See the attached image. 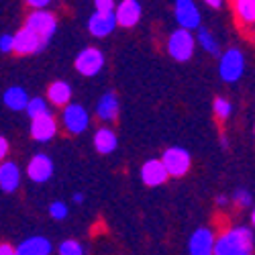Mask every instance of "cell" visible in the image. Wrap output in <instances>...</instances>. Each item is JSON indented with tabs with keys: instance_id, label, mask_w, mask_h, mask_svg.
<instances>
[{
	"instance_id": "36",
	"label": "cell",
	"mask_w": 255,
	"mask_h": 255,
	"mask_svg": "<svg viewBox=\"0 0 255 255\" xmlns=\"http://www.w3.org/2000/svg\"><path fill=\"white\" fill-rule=\"evenodd\" d=\"M82 202H84V194L76 192V194H74V204H82Z\"/></svg>"
},
{
	"instance_id": "28",
	"label": "cell",
	"mask_w": 255,
	"mask_h": 255,
	"mask_svg": "<svg viewBox=\"0 0 255 255\" xmlns=\"http://www.w3.org/2000/svg\"><path fill=\"white\" fill-rule=\"evenodd\" d=\"M233 202H235L237 206H241V208H249L251 202H253V196H251V192H247L245 188H239V190H235V194H233Z\"/></svg>"
},
{
	"instance_id": "2",
	"label": "cell",
	"mask_w": 255,
	"mask_h": 255,
	"mask_svg": "<svg viewBox=\"0 0 255 255\" xmlns=\"http://www.w3.org/2000/svg\"><path fill=\"white\" fill-rule=\"evenodd\" d=\"M165 49H167V55L172 57L174 61H180V63H186L192 59L194 55V49H196V39L190 31H184V29H176L169 33L167 37V43H165Z\"/></svg>"
},
{
	"instance_id": "12",
	"label": "cell",
	"mask_w": 255,
	"mask_h": 255,
	"mask_svg": "<svg viewBox=\"0 0 255 255\" xmlns=\"http://www.w3.org/2000/svg\"><path fill=\"white\" fill-rule=\"evenodd\" d=\"M215 231L208 227H198L188 239L190 255H215Z\"/></svg>"
},
{
	"instance_id": "8",
	"label": "cell",
	"mask_w": 255,
	"mask_h": 255,
	"mask_svg": "<svg viewBox=\"0 0 255 255\" xmlns=\"http://www.w3.org/2000/svg\"><path fill=\"white\" fill-rule=\"evenodd\" d=\"M104 53L98 47H86L82 49L76 59H74V68L78 74H82L84 78H94L102 72L104 68Z\"/></svg>"
},
{
	"instance_id": "22",
	"label": "cell",
	"mask_w": 255,
	"mask_h": 255,
	"mask_svg": "<svg viewBox=\"0 0 255 255\" xmlns=\"http://www.w3.org/2000/svg\"><path fill=\"white\" fill-rule=\"evenodd\" d=\"M29 98H31V96L27 94V90H25L23 86H10V88H6L4 94H2L4 106H6V109H10V111H14V113L25 111Z\"/></svg>"
},
{
	"instance_id": "17",
	"label": "cell",
	"mask_w": 255,
	"mask_h": 255,
	"mask_svg": "<svg viewBox=\"0 0 255 255\" xmlns=\"http://www.w3.org/2000/svg\"><path fill=\"white\" fill-rule=\"evenodd\" d=\"M20 180H23L20 167L12 159H6L0 163V190H2V192L14 194L20 188Z\"/></svg>"
},
{
	"instance_id": "5",
	"label": "cell",
	"mask_w": 255,
	"mask_h": 255,
	"mask_svg": "<svg viewBox=\"0 0 255 255\" xmlns=\"http://www.w3.org/2000/svg\"><path fill=\"white\" fill-rule=\"evenodd\" d=\"M159 159H161L169 178H184L190 172V167H192V157H190V153L184 147H178V145L167 147Z\"/></svg>"
},
{
	"instance_id": "35",
	"label": "cell",
	"mask_w": 255,
	"mask_h": 255,
	"mask_svg": "<svg viewBox=\"0 0 255 255\" xmlns=\"http://www.w3.org/2000/svg\"><path fill=\"white\" fill-rule=\"evenodd\" d=\"M206 6H210V8H223V2H221V0H206Z\"/></svg>"
},
{
	"instance_id": "24",
	"label": "cell",
	"mask_w": 255,
	"mask_h": 255,
	"mask_svg": "<svg viewBox=\"0 0 255 255\" xmlns=\"http://www.w3.org/2000/svg\"><path fill=\"white\" fill-rule=\"evenodd\" d=\"M25 113H27L29 119L33 121V119H37V117H41V115L49 113V104H47V100H45L43 96H33V98H29V102H27Z\"/></svg>"
},
{
	"instance_id": "16",
	"label": "cell",
	"mask_w": 255,
	"mask_h": 255,
	"mask_svg": "<svg viewBox=\"0 0 255 255\" xmlns=\"http://www.w3.org/2000/svg\"><path fill=\"white\" fill-rule=\"evenodd\" d=\"M169 180L165 167L161 163V159H147L143 165H141V182L149 188H157L161 184H165Z\"/></svg>"
},
{
	"instance_id": "20",
	"label": "cell",
	"mask_w": 255,
	"mask_h": 255,
	"mask_svg": "<svg viewBox=\"0 0 255 255\" xmlns=\"http://www.w3.org/2000/svg\"><path fill=\"white\" fill-rule=\"evenodd\" d=\"M92 143H94V149L100 155H111L119 147V137H117V133L111 129V127L102 125L100 129H96V133L92 137Z\"/></svg>"
},
{
	"instance_id": "7",
	"label": "cell",
	"mask_w": 255,
	"mask_h": 255,
	"mask_svg": "<svg viewBox=\"0 0 255 255\" xmlns=\"http://www.w3.org/2000/svg\"><path fill=\"white\" fill-rule=\"evenodd\" d=\"M174 18L180 29L184 31H198L202 27V14L196 2L192 0H176L174 2Z\"/></svg>"
},
{
	"instance_id": "6",
	"label": "cell",
	"mask_w": 255,
	"mask_h": 255,
	"mask_svg": "<svg viewBox=\"0 0 255 255\" xmlns=\"http://www.w3.org/2000/svg\"><path fill=\"white\" fill-rule=\"evenodd\" d=\"M59 121H61V127L66 129V133H70V135H80L90 127L88 111L78 102H70L66 109H61Z\"/></svg>"
},
{
	"instance_id": "21",
	"label": "cell",
	"mask_w": 255,
	"mask_h": 255,
	"mask_svg": "<svg viewBox=\"0 0 255 255\" xmlns=\"http://www.w3.org/2000/svg\"><path fill=\"white\" fill-rule=\"evenodd\" d=\"M231 8L243 29H255V0H235Z\"/></svg>"
},
{
	"instance_id": "13",
	"label": "cell",
	"mask_w": 255,
	"mask_h": 255,
	"mask_svg": "<svg viewBox=\"0 0 255 255\" xmlns=\"http://www.w3.org/2000/svg\"><path fill=\"white\" fill-rule=\"evenodd\" d=\"M143 14V6L137 0H123L115 8V18H117V27L123 29H133Z\"/></svg>"
},
{
	"instance_id": "32",
	"label": "cell",
	"mask_w": 255,
	"mask_h": 255,
	"mask_svg": "<svg viewBox=\"0 0 255 255\" xmlns=\"http://www.w3.org/2000/svg\"><path fill=\"white\" fill-rule=\"evenodd\" d=\"M27 6L31 10H47L49 8V0H27Z\"/></svg>"
},
{
	"instance_id": "37",
	"label": "cell",
	"mask_w": 255,
	"mask_h": 255,
	"mask_svg": "<svg viewBox=\"0 0 255 255\" xmlns=\"http://www.w3.org/2000/svg\"><path fill=\"white\" fill-rule=\"evenodd\" d=\"M251 229H255V208L251 210Z\"/></svg>"
},
{
	"instance_id": "15",
	"label": "cell",
	"mask_w": 255,
	"mask_h": 255,
	"mask_svg": "<svg viewBox=\"0 0 255 255\" xmlns=\"http://www.w3.org/2000/svg\"><path fill=\"white\" fill-rule=\"evenodd\" d=\"M88 33L96 39H104L109 37L115 29H117V18H115V12H92L90 18H88Z\"/></svg>"
},
{
	"instance_id": "38",
	"label": "cell",
	"mask_w": 255,
	"mask_h": 255,
	"mask_svg": "<svg viewBox=\"0 0 255 255\" xmlns=\"http://www.w3.org/2000/svg\"><path fill=\"white\" fill-rule=\"evenodd\" d=\"M221 145H223V147H227V145H229V141H227V137H225V135H221Z\"/></svg>"
},
{
	"instance_id": "25",
	"label": "cell",
	"mask_w": 255,
	"mask_h": 255,
	"mask_svg": "<svg viewBox=\"0 0 255 255\" xmlns=\"http://www.w3.org/2000/svg\"><path fill=\"white\" fill-rule=\"evenodd\" d=\"M212 113H215L217 121L225 123V121L231 117V113H233L231 100H229V98H223V96H217L215 100H212Z\"/></svg>"
},
{
	"instance_id": "39",
	"label": "cell",
	"mask_w": 255,
	"mask_h": 255,
	"mask_svg": "<svg viewBox=\"0 0 255 255\" xmlns=\"http://www.w3.org/2000/svg\"><path fill=\"white\" fill-rule=\"evenodd\" d=\"M253 133H255V127H253Z\"/></svg>"
},
{
	"instance_id": "14",
	"label": "cell",
	"mask_w": 255,
	"mask_h": 255,
	"mask_svg": "<svg viewBox=\"0 0 255 255\" xmlns=\"http://www.w3.org/2000/svg\"><path fill=\"white\" fill-rule=\"evenodd\" d=\"M96 119L102 123V125H111L119 119V111H121V102H119V96L111 90L98 98L96 102Z\"/></svg>"
},
{
	"instance_id": "27",
	"label": "cell",
	"mask_w": 255,
	"mask_h": 255,
	"mask_svg": "<svg viewBox=\"0 0 255 255\" xmlns=\"http://www.w3.org/2000/svg\"><path fill=\"white\" fill-rule=\"evenodd\" d=\"M70 215V208L66 202H61V200H55L49 204V217L55 219V221H66Z\"/></svg>"
},
{
	"instance_id": "10",
	"label": "cell",
	"mask_w": 255,
	"mask_h": 255,
	"mask_svg": "<svg viewBox=\"0 0 255 255\" xmlns=\"http://www.w3.org/2000/svg\"><path fill=\"white\" fill-rule=\"evenodd\" d=\"M43 49H45V43L27 27H20L12 35V53L16 55H33Z\"/></svg>"
},
{
	"instance_id": "26",
	"label": "cell",
	"mask_w": 255,
	"mask_h": 255,
	"mask_svg": "<svg viewBox=\"0 0 255 255\" xmlns=\"http://www.w3.org/2000/svg\"><path fill=\"white\" fill-rule=\"evenodd\" d=\"M59 255H84V245L78 239H63L57 245Z\"/></svg>"
},
{
	"instance_id": "34",
	"label": "cell",
	"mask_w": 255,
	"mask_h": 255,
	"mask_svg": "<svg viewBox=\"0 0 255 255\" xmlns=\"http://www.w3.org/2000/svg\"><path fill=\"white\" fill-rule=\"evenodd\" d=\"M215 202H217V206H227V204H229V198H227L225 194H219V196L215 198Z\"/></svg>"
},
{
	"instance_id": "11",
	"label": "cell",
	"mask_w": 255,
	"mask_h": 255,
	"mask_svg": "<svg viewBox=\"0 0 255 255\" xmlns=\"http://www.w3.org/2000/svg\"><path fill=\"white\" fill-rule=\"evenodd\" d=\"M55 172L53 161L47 153H35L27 163V178L35 184H45L51 180Z\"/></svg>"
},
{
	"instance_id": "30",
	"label": "cell",
	"mask_w": 255,
	"mask_h": 255,
	"mask_svg": "<svg viewBox=\"0 0 255 255\" xmlns=\"http://www.w3.org/2000/svg\"><path fill=\"white\" fill-rule=\"evenodd\" d=\"M0 51L2 53H12V35H0Z\"/></svg>"
},
{
	"instance_id": "31",
	"label": "cell",
	"mask_w": 255,
	"mask_h": 255,
	"mask_svg": "<svg viewBox=\"0 0 255 255\" xmlns=\"http://www.w3.org/2000/svg\"><path fill=\"white\" fill-rule=\"evenodd\" d=\"M8 151H10V143H8V139L0 135V163H2V161H6V157H8Z\"/></svg>"
},
{
	"instance_id": "3",
	"label": "cell",
	"mask_w": 255,
	"mask_h": 255,
	"mask_svg": "<svg viewBox=\"0 0 255 255\" xmlns=\"http://www.w3.org/2000/svg\"><path fill=\"white\" fill-rule=\"evenodd\" d=\"M23 27L33 31L47 45L51 41V37L55 35V31H57V16L51 10H31L25 18Z\"/></svg>"
},
{
	"instance_id": "23",
	"label": "cell",
	"mask_w": 255,
	"mask_h": 255,
	"mask_svg": "<svg viewBox=\"0 0 255 255\" xmlns=\"http://www.w3.org/2000/svg\"><path fill=\"white\" fill-rule=\"evenodd\" d=\"M194 39H196V45H200L206 53H210V55H221V45H219V39L212 35V31L210 29H206V27H200L198 31H196V35H194Z\"/></svg>"
},
{
	"instance_id": "29",
	"label": "cell",
	"mask_w": 255,
	"mask_h": 255,
	"mask_svg": "<svg viewBox=\"0 0 255 255\" xmlns=\"http://www.w3.org/2000/svg\"><path fill=\"white\" fill-rule=\"evenodd\" d=\"M117 2L115 0H94V10L96 12H115Z\"/></svg>"
},
{
	"instance_id": "18",
	"label": "cell",
	"mask_w": 255,
	"mask_h": 255,
	"mask_svg": "<svg viewBox=\"0 0 255 255\" xmlns=\"http://www.w3.org/2000/svg\"><path fill=\"white\" fill-rule=\"evenodd\" d=\"M51 251H53L51 241L41 235L29 237L14 247V255H51Z\"/></svg>"
},
{
	"instance_id": "9",
	"label": "cell",
	"mask_w": 255,
	"mask_h": 255,
	"mask_svg": "<svg viewBox=\"0 0 255 255\" xmlns=\"http://www.w3.org/2000/svg\"><path fill=\"white\" fill-rule=\"evenodd\" d=\"M29 131H31V137H33L37 143H49L51 139H55V135H57V131H59V123H57L55 115L49 111V113H45V115L33 119Z\"/></svg>"
},
{
	"instance_id": "19",
	"label": "cell",
	"mask_w": 255,
	"mask_h": 255,
	"mask_svg": "<svg viewBox=\"0 0 255 255\" xmlns=\"http://www.w3.org/2000/svg\"><path fill=\"white\" fill-rule=\"evenodd\" d=\"M72 86L66 80H55L49 84L47 88V104H53L55 109H66V106L72 102Z\"/></svg>"
},
{
	"instance_id": "1",
	"label": "cell",
	"mask_w": 255,
	"mask_h": 255,
	"mask_svg": "<svg viewBox=\"0 0 255 255\" xmlns=\"http://www.w3.org/2000/svg\"><path fill=\"white\" fill-rule=\"evenodd\" d=\"M253 231L245 225L223 229L215 239V255H253Z\"/></svg>"
},
{
	"instance_id": "33",
	"label": "cell",
	"mask_w": 255,
	"mask_h": 255,
	"mask_svg": "<svg viewBox=\"0 0 255 255\" xmlns=\"http://www.w3.org/2000/svg\"><path fill=\"white\" fill-rule=\"evenodd\" d=\"M0 255H14V245H10L8 241L0 243Z\"/></svg>"
},
{
	"instance_id": "4",
	"label": "cell",
	"mask_w": 255,
	"mask_h": 255,
	"mask_svg": "<svg viewBox=\"0 0 255 255\" xmlns=\"http://www.w3.org/2000/svg\"><path fill=\"white\" fill-rule=\"evenodd\" d=\"M243 72H245V57H243L241 49L231 47V49H227L219 55V76H221V80H225L229 84L239 82Z\"/></svg>"
}]
</instances>
